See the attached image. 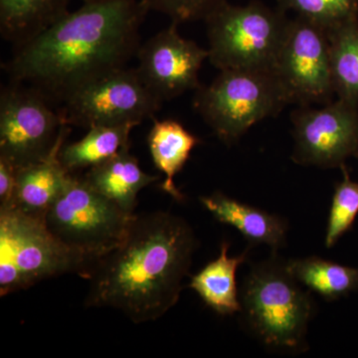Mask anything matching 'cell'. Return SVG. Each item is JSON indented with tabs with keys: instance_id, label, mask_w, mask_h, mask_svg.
<instances>
[{
	"instance_id": "d4e9b609",
	"label": "cell",
	"mask_w": 358,
	"mask_h": 358,
	"mask_svg": "<svg viewBox=\"0 0 358 358\" xmlns=\"http://www.w3.org/2000/svg\"><path fill=\"white\" fill-rule=\"evenodd\" d=\"M17 169L0 157V209L9 208L13 204Z\"/></svg>"
},
{
	"instance_id": "ffe728a7",
	"label": "cell",
	"mask_w": 358,
	"mask_h": 358,
	"mask_svg": "<svg viewBox=\"0 0 358 358\" xmlns=\"http://www.w3.org/2000/svg\"><path fill=\"white\" fill-rule=\"evenodd\" d=\"M327 36L336 96L358 107V20L329 30Z\"/></svg>"
},
{
	"instance_id": "d6986e66",
	"label": "cell",
	"mask_w": 358,
	"mask_h": 358,
	"mask_svg": "<svg viewBox=\"0 0 358 358\" xmlns=\"http://www.w3.org/2000/svg\"><path fill=\"white\" fill-rule=\"evenodd\" d=\"M136 124L95 126L88 129L81 140L63 145L60 160L69 173L103 164L131 143V133Z\"/></svg>"
},
{
	"instance_id": "603a6c76",
	"label": "cell",
	"mask_w": 358,
	"mask_h": 358,
	"mask_svg": "<svg viewBox=\"0 0 358 358\" xmlns=\"http://www.w3.org/2000/svg\"><path fill=\"white\" fill-rule=\"evenodd\" d=\"M343 178L334 190L326 234V246L331 248L352 228L358 214V182L350 178L345 166Z\"/></svg>"
},
{
	"instance_id": "9c48e42d",
	"label": "cell",
	"mask_w": 358,
	"mask_h": 358,
	"mask_svg": "<svg viewBox=\"0 0 358 358\" xmlns=\"http://www.w3.org/2000/svg\"><path fill=\"white\" fill-rule=\"evenodd\" d=\"M162 100L150 91L136 68L115 70L73 94L60 113L68 126L138 124L155 119Z\"/></svg>"
},
{
	"instance_id": "277c9868",
	"label": "cell",
	"mask_w": 358,
	"mask_h": 358,
	"mask_svg": "<svg viewBox=\"0 0 358 358\" xmlns=\"http://www.w3.org/2000/svg\"><path fill=\"white\" fill-rule=\"evenodd\" d=\"M286 264L271 260L252 268L242 291V310L253 333L270 348L300 350L313 315L310 293Z\"/></svg>"
},
{
	"instance_id": "7402d4cb",
	"label": "cell",
	"mask_w": 358,
	"mask_h": 358,
	"mask_svg": "<svg viewBox=\"0 0 358 358\" xmlns=\"http://www.w3.org/2000/svg\"><path fill=\"white\" fill-rule=\"evenodd\" d=\"M277 3L282 10L294 11L327 31L358 20V0H277Z\"/></svg>"
},
{
	"instance_id": "7c38bea8",
	"label": "cell",
	"mask_w": 358,
	"mask_h": 358,
	"mask_svg": "<svg viewBox=\"0 0 358 358\" xmlns=\"http://www.w3.org/2000/svg\"><path fill=\"white\" fill-rule=\"evenodd\" d=\"M173 22L147 41L136 53V69L150 91L162 102L199 88V71L208 50L183 38Z\"/></svg>"
},
{
	"instance_id": "3957f363",
	"label": "cell",
	"mask_w": 358,
	"mask_h": 358,
	"mask_svg": "<svg viewBox=\"0 0 358 358\" xmlns=\"http://www.w3.org/2000/svg\"><path fill=\"white\" fill-rule=\"evenodd\" d=\"M208 60L219 70L270 71L277 60L289 20L279 7L260 0L233 6L228 0L204 20Z\"/></svg>"
},
{
	"instance_id": "5bb4252c",
	"label": "cell",
	"mask_w": 358,
	"mask_h": 358,
	"mask_svg": "<svg viewBox=\"0 0 358 358\" xmlns=\"http://www.w3.org/2000/svg\"><path fill=\"white\" fill-rule=\"evenodd\" d=\"M82 176L96 192L129 215H134L141 190L159 179V176H150L141 169L138 159L131 154V143Z\"/></svg>"
},
{
	"instance_id": "30bf717a",
	"label": "cell",
	"mask_w": 358,
	"mask_h": 358,
	"mask_svg": "<svg viewBox=\"0 0 358 358\" xmlns=\"http://www.w3.org/2000/svg\"><path fill=\"white\" fill-rule=\"evenodd\" d=\"M289 105H327L334 92L327 31L296 15L288 29L273 68Z\"/></svg>"
},
{
	"instance_id": "484cf974",
	"label": "cell",
	"mask_w": 358,
	"mask_h": 358,
	"mask_svg": "<svg viewBox=\"0 0 358 358\" xmlns=\"http://www.w3.org/2000/svg\"><path fill=\"white\" fill-rule=\"evenodd\" d=\"M83 3H90V2H100V1H107V0H81Z\"/></svg>"
},
{
	"instance_id": "ac0fdd59",
	"label": "cell",
	"mask_w": 358,
	"mask_h": 358,
	"mask_svg": "<svg viewBox=\"0 0 358 358\" xmlns=\"http://www.w3.org/2000/svg\"><path fill=\"white\" fill-rule=\"evenodd\" d=\"M228 251L229 243L224 242L217 258L193 275L189 284V288L199 294L205 305L220 315H232L242 310L236 273L246 260V253L230 257Z\"/></svg>"
},
{
	"instance_id": "44dd1931",
	"label": "cell",
	"mask_w": 358,
	"mask_h": 358,
	"mask_svg": "<svg viewBox=\"0 0 358 358\" xmlns=\"http://www.w3.org/2000/svg\"><path fill=\"white\" fill-rule=\"evenodd\" d=\"M287 266L303 286L327 300H338L358 291V268L339 265L319 257L289 261Z\"/></svg>"
},
{
	"instance_id": "6da1fadb",
	"label": "cell",
	"mask_w": 358,
	"mask_h": 358,
	"mask_svg": "<svg viewBox=\"0 0 358 358\" xmlns=\"http://www.w3.org/2000/svg\"><path fill=\"white\" fill-rule=\"evenodd\" d=\"M150 11L143 0L83 3L13 50L2 68L10 82L31 86L62 105L80 89L136 58Z\"/></svg>"
},
{
	"instance_id": "4fadbf2b",
	"label": "cell",
	"mask_w": 358,
	"mask_h": 358,
	"mask_svg": "<svg viewBox=\"0 0 358 358\" xmlns=\"http://www.w3.org/2000/svg\"><path fill=\"white\" fill-rule=\"evenodd\" d=\"M70 131V126L66 124L50 154L17 169L13 201L9 208L44 219L69 179L71 173L63 166L59 155Z\"/></svg>"
},
{
	"instance_id": "e0dca14e",
	"label": "cell",
	"mask_w": 358,
	"mask_h": 358,
	"mask_svg": "<svg viewBox=\"0 0 358 358\" xmlns=\"http://www.w3.org/2000/svg\"><path fill=\"white\" fill-rule=\"evenodd\" d=\"M200 143L196 136L176 120L154 119L148 136V148L155 167L166 176L160 188L178 201H182L185 195L176 187L174 178L182 171L193 148Z\"/></svg>"
},
{
	"instance_id": "52a82bcc",
	"label": "cell",
	"mask_w": 358,
	"mask_h": 358,
	"mask_svg": "<svg viewBox=\"0 0 358 358\" xmlns=\"http://www.w3.org/2000/svg\"><path fill=\"white\" fill-rule=\"evenodd\" d=\"M134 215L96 192L83 176L71 173L64 189L45 214L44 222L61 243L92 268L121 243Z\"/></svg>"
},
{
	"instance_id": "2e32d148",
	"label": "cell",
	"mask_w": 358,
	"mask_h": 358,
	"mask_svg": "<svg viewBox=\"0 0 358 358\" xmlns=\"http://www.w3.org/2000/svg\"><path fill=\"white\" fill-rule=\"evenodd\" d=\"M71 0H0V33L13 50L69 13Z\"/></svg>"
},
{
	"instance_id": "8992f818",
	"label": "cell",
	"mask_w": 358,
	"mask_h": 358,
	"mask_svg": "<svg viewBox=\"0 0 358 358\" xmlns=\"http://www.w3.org/2000/svg\"><path fill=\"white\" fill-rule=\"evenodd\" d=\"M288 105L273 72L249 69L221 70L211 84L196 90L193 100L194 109L226 145Z\"/></svg>"
},
{
	"instance_id": "9a60e30c",
	"label": "cell",
	"mask_w": 358,
	"mask_h": 358,
	"mask_svg": "<svg viewBox=\"0 0 358 358\" xmlns=\"http://www.w3.org/2000/svg\"><path fill=\"white\" fill-rule=\"evenodd\" d=\"M219 222L236 228L252 245L265 244L278 250L286 243L288 226L279 216L215 192L200 199Z\"/></svg>"
},
{
	"instance_id": "cb8c5ba5",
	"label": "cell",
	"mask_w": 358,
	"mask_h": 358,
	"mask_svg": "<svg viewBox=\"0 0 358 358\" xmlns=\"http://www.w3.org/2000/svg\"><path fill=\"white\" fill-rule=\"evenodd\" d=\"M150 10L166 14L173 22L203 20L226 0H143Z\"/></svg>"
},
{
	"instance_id": "5b68a950",
	"label": "cell",
	"mask_w": 358,
	"mask_h": 358,
	"mask_svg": "<svg viewBox=\"0 0 358 358\" xmlns=\"http://www.w3.org/2000/svg\"><path fill=\"white\" fill-rule=\"evenodd\" d=\"M91 266L61 243L44 219L0 209V294L23 291L57 275L88 277Z\"/></svg>"
},
{
	"instance_id": "ba28073f",
	"label": "cell",
	"mask_w": 358,
	"mask_h": 358,
	"mask_svg": "<svg viewBox=\"0 0 358 358\" xmlns=\"http://www.w3.org/2000/svg\"><path fill=\"white\" fill-rule=\"evenodd\" d=\"M38 90L10 82L0 94V157L16 169L50 154L66 126Z\"/></svg>"
},
{
	"instance_id": "7a4b0ae2",
	"label": "cell",
	"mask_w": 358,
	"mask_h": 358,
	"mask_svg": "<svg viewBox=\"0 0 358 358\" xmlns=\"http://www.w3.org/2000/svg\"><path fill=\"white\" fill-rule=\"evenodd\" d=\"M196 246L185 219L136 214L121 243L90 271L85 307L114 308L134 324L159 320L178 303Z\"/></svg>"
},
{
	"instance_id": "8fae6325",
	"label": "cell",
	"mask_w": 358,
	"mask_h": 358,
	"mask_svg": "<svg viewBox=\"0 0 358 358\" xmlns=\"http://www.w3.org/2000/svg\"><path fill=\"white\" fill-rule=\"evenodd\" d=\"M292 159L301 166L334 169L358 157V107L338 99L320 109L299 106L291 115Z\"/></svg>"
}]
</instances>
